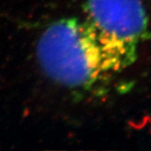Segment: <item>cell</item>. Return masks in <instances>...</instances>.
Instances as JSON below:
<instances>
[{"instance_id":"cell-1","label":"cell","mask_w":151,"mask_h":151,"mask_svg":"<svg viewBox=\"0 0 151 151\" xmlns=\"http://www.w3.org/2000/svg\"><path fill=\"white\" fill-rule=\"evenodd\" d=\"M37 52L47 77L69 88L89 90L114 72L86 19L66 17L53 22L39 37Z\"/></svg>"},{"instance_id":"cell-2","label":"cell","mask_w":151,"mask_h":151,"mask_svg":"<svg viewBox=\"0 0 151 151\" xmlns=\"http://www.w3.org/2000/svg\"><path fill=\"white\" fill-rule=\"evenodd\" d=\"M84 7L113 71L132 65L138 45L151 36L143 0H85Z\"/></svg>"}]
</instances>
